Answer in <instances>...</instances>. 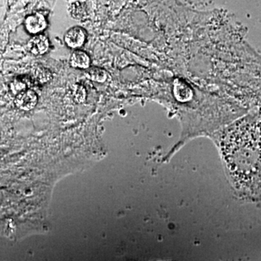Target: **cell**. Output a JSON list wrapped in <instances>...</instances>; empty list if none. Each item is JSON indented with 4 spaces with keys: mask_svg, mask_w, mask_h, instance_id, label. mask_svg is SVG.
<instances>
[{
    "mask_svg": "<svg viewBox=\"0 0 261 261\" xmlns=\"http://www.w3.org/2000/svg\"><path fill=\"white\" fill-rule=\"evenodd\" d=\"M38 102L37 94L34 91H23L20 94H17L15 99V104L19 109L29 111L34 109Z\"/></svg>",
    "mask_w": 261,
    "mask_h": 261,
    "instance_id": "6da1fadb",
    "label": "cell"
},
{
    "mask_svg": "<svg viewBox=\"0 0 261 261\" xmlns=\"http://www.w3.org/2000/svg\"><path fill=\"white\" fill-rule=\"evenodd\" d=\"M32 78L39 84H46L53 78L50 70L44 67H34L32 70Z\"/></svg>",
    "mask_w": 261,
    "mask_h": 261,
    "instance_id": "8992f818",
    "label": "cell"
},
{
    "mask_svg": "<svg viewBox=\"0 0 261 261\" xmlns=\"http://www.w3.org/2000/svg\"><path fill=\"white\" fill-rule=\"evenodd\" d=\"M70 65L80 69H88L90 65V58L85 51L75 50L70 57Z\"/></svg>",
    "mask_w": 261,
    "mask_h": 261,
    "instance_id": "5b68a950",
    "label": "cell"
},
{
    "mask_svg": "<svg viewBox=\"0 0 261 261\" xmlns=\"http://www.w3.org/2000/svg\"><path fill=\"white\" fill-rule=\"evenodd\" d=\"M27 83L23 80L20 79H17L13 81V83L11 84V89L14 94H20V92L27 90Z\"/></svg>",
    "mask_w": 261,
    "mask_h": 261,
    "instance_id": "30bf717a",
    "label": "cell"
},
{
    "mask_svg": "<svg viewBox=\"0 0 261 261\" xmlns=\"http://www.w3.org/2000/svg\"><path fill=\"white\" fill-rule=\"evenodd\" d=\"M72 96H73V100L75 102L83 103L85 102L87 98V91L82 85L80 84H75L72 89Z\"/></svg>",
    "mask_w": 261,
    "mask_h": 261,
    "instance_id": "9c48e42d",
    "label": "cell"
},
{
    "mask_svg": "<svg viewBox=\"0 0 261 261\" xmlns=\"http://www.w3.org/2000/svg\"><path fill=\"white\" fill-rule=\"evenodd\" d=\"M49 47V43L45 36L39 34L33 37L27 44L28 50L35 56H42L47 53Z\"/></svg>",
    "mask_w": 261,
    "mask_h": 261,
    "instance_id": "277c9868",
    "label": "cell"
},
{
    "mask_svg": "<svg viewBox=\"0 0 261 261\" xmlns=\"http://www.w3.org/2000/svg\"><path fill=\"white\" fill-rule=\"evenodd\" d=\"M47 25L45 17L40 13L29 15L25 20V29L29 34L38 35L47 28Z\"/></svg>",
    "mask_w": 261,
    "mask_h": 261,
    "instance_id": "3957f363",
    "label": "cell"
},
{
    "mask_svg": "<svg viewBox=\"0 0 261 261\" xmlns=\"http://www.w3.org/2000/svg\"><path fill=\"white\" fill-rule=\"evenodd\" d=\"M85 74L89 80L97 83H104L107 81L108 76V72L106 70L97 67L88 68L86 70Z\"/></svg>",
    "mask_w": 261,
    "mask_h": 261,
    "instance_id": "52a82bcc",
    "label": "cell"
},
{
    "mask_svg": "<svg viewBox=\"0 0 261 261\" xmlns=\"http://www.w3.org/2000/svg\"><path fill=\"white\" fill-rule=\"evenodd\" d=\"M85 31L80 27L70 29L65 35V42L68 47L72 49H79L84 45L86 41Z\"/></svg>",
    "mask_w": 261,
    "mask_h": 261,
    "instance_id": "7a4b0ae2",
    "label": "cell"
},
{
    "mask_svg": "<svg viewBox=\"0 0 261 261\" xmlns=\"http://www.w3.org/2000/svg\"><path fill=\"white\" fill-rule=\"evenodd\" d=\"M69 10L72 17L75 19L82 20L88 16V10L86 3L75 2L70 5Z\"/></svg>",
    "mask_w": 261,
    "mask_h": 261,
    "instance_id": "ba28073f",
    "label": "cell"
}]
</instances>
